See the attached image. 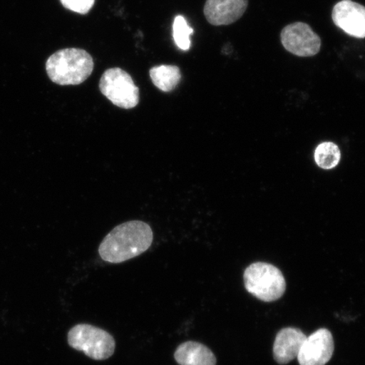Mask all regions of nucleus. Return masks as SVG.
<instances>
[{"mask_svg": "<svg viewBox=\"0 0 365 365\" xmlns=\"http://www.w3.org/2000/svg\"><path fill=\"white\" fill-rule=\"evenodd\" d=\"M153 241V232L148 223L127 222L105 237L99 246V255L107 262H124L145 252Z\"/></svg>", "mask_w": 365, "mask_h": 365, "instance_id": "1", "label": "nucleus"}, {"mask_svg": "<svg viewBox=\"0 0 365 365\" xmlns=\"http://www.w3.org/2000/svg\"><path fill=\"white\" fill-rule=\"evenodd\" d=\"M94 68L93 57L81 48H65L54 53L46 63L49 79L61 86H76L88 79Z\"/></svg>", "mask_w": 365, "mask_h": 365, "instance_id": "2", "label": "nucleus"}, {"mask_svg": "<svg viewBox=\"0 0 365 365\" xmlns=\"http://www.w3.org/2000/svg\"><path fill=\"white\" fill-rule=\"evenodd\" d=\"M245 289L264 302H273L284 294L286 281L279 269L271 264H250L244 274Z\"/></svg>", "mask_w": 365, "mask_h": 365, "instance_id": "3", "label": "nucleus"}, {"mask_svg": "<svg viewBox=\"0 0 365 365\" xmlns=\"http://www.w3.org/2000/svg\"><path fill=\"white\" fill-rule=\"evenodd\" d=\"M68 342L71 348L95 360L110 358L115 350V341L108 332L88 324L73 327L68 331Z\"/></svg>", "mask_w": 365, "mask_h": 365, "instance_id": "4", "label": "nucleus"}, {"mask_svg": "<svg viewBox=\"0 0 365 365\" xmlns=\"http://www.w3.org/2000/svg\"><path fill=\"white\" fill-rule=\"evenodd\" d=\"M99 89L117 107L130 109L138 105L139 88L130 75L120 68H108L99 82Z\"/></svg>", "mask_w": 365, "mask_h": 365, "instance_id": "5", "label": "nucleus"}, {"mask_svg": "<svg viewBox=\"0 0 365 365\" xmlns=\"http://www.w3.org/2000/svg\"><path fill=\"white\" fill-rule=\"evenodd\" d=\"M281 43L287 52L298 57L317 56L322 40L312 27L304 22H294L282 30Z\"/></svg>", "mask_w": 365, "mask_h": 365, "instance_id": "6", "label": "nucleus"}, {"mask_svg": "<svg viewBox=\"0 0 365 365\" xmlns=\"http://www.w3.org/2000/svg\"><path fill=\"white\" fill-rule=\"evenodd\" d=\"M334 24L346 34L355 38H365V7L352 0H341L332 9Z\"/></svg>", "mask_w": 365, "mask_h": 365, "instance_id": "7", "label": "nucleus"}, {"mask_svg": "<svg viewBox=\"0 0 365 365\" xmlns=\"http://www.w3.org/2000/svg\"><path fill=\"white\" fill-rule=\"evenodd\" d=\"M334 352V341L330 331L322 328L307 337L298 360L300 365H325Z\"/></svg>", "mask_w": 365, "mask_h": 365, "instance_id": "8", "label": "nucleus"}, {"mask_svg": "<svg viewBox=\"0 0 365 365\" xmlns=\"http://www.w3.org/2000/svg\"><path fill=\"white\" fill-rule=\"evenodd\" d=\"M248 4V0H207L205 19L213 26L231 25L244 16Z\"/></svg>", "mask_w": 365, "mask_h": 365, "instance_id": "9", "label": "nucleus"}, {"mask_svg": "<svg viewBox=\"0 0 365 365\" xmlns=\"http://www.w3.org/2000/svg\"><path fill=\"white\" fill-rule=\"evenodd\" d=\"M307 336L297 328L287 327L277 333L273 346L276 362L287 364L298 357L299 351L307 340Z\"/></svg>", "mask_w": 365, "mask_h": 365, "instance_id": "10", "label": "nucleus"}, {"mask_svg": "<svg viewBox=\"0 0 365 365\" xmlns=\"http://www.w3.org/2000/svg\"><path fill=\"white\" fill-rule=\"evenodd\" d=\"M180 365H216L217 359L207 346L196 341H186L180 345L175 354Z\"/></svg>", "mask_w": 365, "mask_h": 365, "instance_id": "11", "label": "nucleus"}, {"mask_svg": "<svg viewBox=\"0 0 365 365\" xmlns=\"http://www.w3.org/2000/svg\"><path fill=\"white\" fill-rule=\"evenodd\" d=\"M150 77L153 84L164 93L175 90L182 78L180 68L175 66L153 67L150 68Z\"/></svg>", "mask_w": 365, "mask_h": 365, "instance_id": "12", "label": "nucleus"}, {"mask_svg": "<svg viewBox=\"0 0 365 365\" xmlns=\"http://www.w3.org/2000/svg\"><path fill=\"white\" fill-rule=\"evenodd\" d=\"M340 149L335 143H323L319 144L314 152V160L323 170H331L340 162Z\"/></svg>", "mask_w": 365, "mask_h": 365, "instance_id": "13", "label": "nucleus"}, {"mask_svg": "<svg viewBox=\"0 0 365 365\" xmlns=\"http://www.w3.org/2000/svg\"><path fill=\"white\" fill-rule=\"evenodd\" d=\"M173 38L175 43L180 49L187 51L190 48V35L193 34L194 31L188 25L184 16H178L175 18L173 26Z\"/></svg>", "mask_w": 365, "mask_h": 365, "instance_id": "14", "label": "nucleus"}, {"mask_svg": "<svg viewBox=\"0 0 365 365\" xmlns=\"http://www.w3.org/2000/svg\"><path fill=\"white\" fill-rule=\"evenodd\" d=\"M61 2L68 10L85 15L93 7L95 0H61Z\"/></svg>", "mask_w": 365, "mask_h": 365, "instance_id": "15", "label": "nucleus"}]
</instances>
